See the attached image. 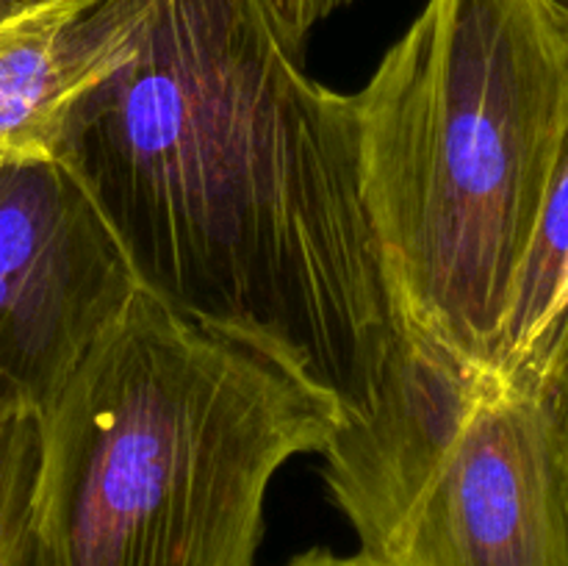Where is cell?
Masks as SVG:
<instances>
[{"mask_svg": "<svg viewBox=\"0 0 568 566\" xmlns=\"http://www.w3.org/2000/svg\"><path fill=\"white\" fill-rule=\"evenodd\" d=\"M55 164L136 289L358 416L397 338L353 94L316 83L266 0H128Z\"/></svg>", "mask_w": 568, "mask_h": 566, "instance_id": "obj_1", "label": "cell"}, {"mask_svg": "<svg viewBox=\"0 0 568 566\" xmlns=\"http://www.w3.org/2000/svg\"><path fill=\"white\" fill-rule=\"evenodd\" d=\"M353 109L394 311L491 372L564 137L566 28L547 0H427Z\"/></svg>", "mask_w": 568, "mask_h": 566, "instance_id": "obj_2", "label": "cell"}, {"mask_svg": "<svg viewBox=\"0 0 568 566\" xmlns=\"http://www.w3.org/2000/svg\"><path fill=\"white\" fill-rule=\"evenodd\" d=\"M342 411L136 289L42 408L53 566H255L266 492Z\"/></svg>", "mask_w": 568, "mask_h": 566, "instance_id": "obj_3", "label": "cell"}, {"mask_svg": "<svg viewBox=\"0 0 568 566\" xmlns=\"http://www.w3.org/2000/svg\"><path fill=\"white\" fill-rule=\"evenodd\" d=\"M333 503L386 566H568V481L552 377L458 364L397 320L364 414L322 447Z\"/></svg>", "mask_w": 568, "mask_h": 566, "instance_id": "obj_4", "label": "cell"}, {"mask_svg": "<svg viewBox=\"0 0 568 566\" xmlns=\"http://www.w3.org/2000/svg\"><path fill=\"white\" fill-rule=\"evenodd\" d=\"M136 292L78 183L55 161H0V403H50Z\"/></svg>", "mask_w": 568, "mask_h": 566, "instance_id": "obj_5", "label": "cell"}, {"mask_svg": "<svg viewBox=\"0 0 568 566\" xmlns=\"http://www.w3.org/2000/svg\"><path fill=\"white\" fill-rule=\"evenodd\" d=\"M128 0H0V161H55L72 103L116 53Z\"/></svg>", "mask_w": 568, "mask_h": 566, "instance_id": "obj_6", "label": "cell"}, {"mask_svg": "<svg viewBox=\"0 0 568 566\" xmlns=\"http://www.w3.org/2000/svg\"><path fill=\"white\" fill-rule=\"evenodd\" d=\"M568 336V114L494 375L547 381Z\"/></svg>", "mask_w": 568, "mask_h": 566, "instance_id": "obj_7", "label": "cell"}, {"mask_svg": "<svg viewBox=\"0 0 568 566\" xmlns=\"http://www.w3.org/2000/svg\"><path fill=\"white\" fill-rule=\"evenodd\" d=\"M42 411L0 403V566H53L39 527Z\"/></svg>", "mask_w": 568, "mask_h": 566, "instance_id": "obj_8", "label": "cell"}, {"mask_svg": "<svg viewBox=\"0 0 568 566\" xmlns=\"http://www.w3.org/2000/svg\"><path fill=\"white\" fill-rule=\"evenodd\" d=\"M355 0H266L270 11L275 14L283 37L294 50H303L305 39L320 22L333 17L336 11L347 9Z\"/></svg>", "mask_w": 568, "mask_h": 566, "instance_id": "obj_9", "label": "cell"}, {"mask_svg": "<svg viewBox=\"0 0 568 566\" xmlns=\"http://www.w3.org/2000/svg\"><path fill=\"white\" fill-rule=\"evenodd\" d=\"M552 388H555V405H558L560 433H564V455H566V481H568V336L560 347L558 361L552 370Z\"/></svg>", "mask_w": 568, "mask_h": 566, "instance_id": "obj_10", "label": "cell"}, {"mask_svg": "<svg viewBox=\"0 0 568 566\" xmlns=\"http://www.w3.org/2000/svg\"><path fill=\"white\" fill-rule=\"evenodd\" d=\"M286 566H386L381 564L372 555L358 553V555H336L327 553V549H311V553L297 555L294 560H288Z\"/></svg>", "mask_w": 568, "mask_h": 566, "instance_id": "obj_11", "label": "cell"}, {"mask_svg": "<svg viewBox=\"0 0 568 566\" xmlns=\"http://www.w3.org/2000/svg\"><path fill=\"white\" fill-rule=\"evenodd\" d=\"M547 6L552 9V14L558 17L560 26H564L568 33V0H547Z\"/></svg>", "mask_w": 568, "mask_h": 566, "instance_id": "obj_12", "label": "cell"}]
</instances>
